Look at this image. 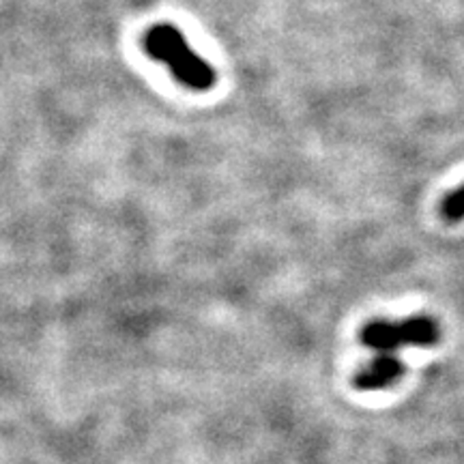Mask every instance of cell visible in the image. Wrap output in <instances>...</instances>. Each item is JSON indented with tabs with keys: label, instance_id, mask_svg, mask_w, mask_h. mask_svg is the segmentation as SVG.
Returning a JSON list of instances; mask_svg holds the SVG:
<instances>
[{
	"label": "cell",
	"instance_id": "cell-1",
	"mask_svg": "<svg viewBox=\"0 0 464 464\" xmlns=\"http://www.w3.org/2000/svg\"><path fill=\"white\" fill-rule=\"evenodd\" d=\"M144 50L155 61L166 63L174 78L189 86L191 91H208L216 86V69L191 50L177 26L158 24L149 28L144 37Z\"/></svg>",
	"mask_w": 464,
	"mask_h": 464
},
{
	"label": "cell",
	"instance_id": "cell-2",
	"mask_svg": "<svg viewBox=\"0 0 464 464\" xmlns=\"http://www.w3.org/2000/svg\"><path fill=\"white\" fill-rule=\"evenodd\" d=\"M440 340V327L432 316H413L404 321H376L365 323L359 332V342L376 353H393L402 346L430 348Z\"/></svg>",
	"mask_w": 464,
	"mask_h": 464
},
{
	"label": "cell",
	"instance_id": "cell-3",
	"mask_svg": "<svg viewBox=\"0 0 464 464\" xmlns=\"http://www.w3.org/2000/svg\"><path fill=\"white\" fill-rule=\"evenodd\" d=\"M404 374V363L393 353H381L372 362L365 363L353 379L359 392H381L396 385Z\"/></svg>",
	"mask_w": 464,
	"mask_h": 464
},
{
	"label": "cell",
	"instance_id": "cell-4",
	"mask_svg": "<svg viewBox=\"0 0 464 464\" xmlns=\"http://www.w3.org/2000/svg\"><path fill=\"white\" fill-rule=\"evenodd\" d=\"M440 218L448 224H458L464 219V183L458 185L440 200Z\"/></svg>",
	"mask_w": 464,
	"mask_h": 464
}]
</instances>
